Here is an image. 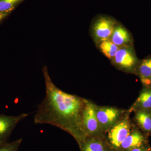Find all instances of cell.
Listing matches in <instances>:
<instances>
[{
    "label": "cell",
    "instance_id": "1",
    "mask_svg": "<svg viewBox=\"0 0 151 151\" xmlns=\"http://www.w3.org/2000/svg\"><path fill=\"white\" fill-rule=\"evenodd\" d=\"M42 71L46 93L44 99L37 106L34 123L50 124L67 132L80 147L88 137L82 121L85 99L63 92L57 87L52 81L46 66L43 67Z\"/></svg>",
    "mask_w": 151,
    "mask_h": 151
},
{
    "label": "cell",
    "instance_id": "2",
    "mask_svg": "<svg viewBox=\"0 0 151 151\" xmlns=\"http://www.w3.org/2000/svg\"><path fill=\"white\" fill-rule=\"evenodd\" d=\"M117 22L113 17L106 15H99L93 19L90 31L95 45L110 39Z\"/></svg>",
    "mask_w": 151,
    "mask_h": 151
},
{
    "label": "cell",
    "instance_id": "3",
    "mask_svg": "<svg viewBox=\"0 0 151 151\" xmlns=\"http://www.w3.org/2000/svg\"><path fill=\"white\" fill-rule=\"evenodd\" d=\"M139 60L136 54L134 46L132 45L120 47L111 62L119 70L134 73Z\"/></svg>",
    "mask_w": 151,
    "mask_h": 151
},
{
    "label": "cell",
    "instance_id": "4",
    "mask_svg": "<svg viewBox=\"0 0 151 151\" xmlns=\"http://www.w3.org/2000/svg\"><path fill=\"white\" fill-rule=\"evenodd\" d=\"M97 106L92 101L84 99L82 121L84 131L88 137L103 136V132L96 116Z\"/></svg>",
    "mask_w": 151,
    "mask_h": 151
},
{
    "label": "cell",
    "instance_id": "5",
    "mask_svg": "<svg viewBox=\"0 0 151 151\" xmlns=\"http://www.w3.org/2000/svg\"><path fill=\"white\" fill-rule=\"evenodd\" d=\"M125 111L112 107L96 108V116L102 131L108 132L124 117Z\"/></svg>",
    "mask_w": 151,
    "mask_h": 151
},
{
    "label": "cell",
    "instance_id": "6",
    "mask_svg": "<svg viewBox=\"0 0 151 151\" xmlns=\"http://www.w3.org/2000/svg\"><path fill=\"white\" fill-rule=\"evenodd\" d=\"M132 129V124L127 115L108 130V140L113 148L119 150L123 141L129 134Z\"/></svg>",
    "mask_w": 151,
    "mask_h": 151
},
{
    "label": "cell",
    "instance_id": "7",
    "mask_svg": "<svg viewBox=\"0 0 151 151\" xmlns=\"http://www.w3.org/2000/svg\"><path fill=\"white\" fill-rule=\"evenodd\" d=\"M29 115L28 113H22L17 116H11L0 113V143L8 142L18 124Z\"/></svg>",
    "mask_w": 151,
    "mask_h": 151
},
{
    "label": "cell",
    "instance_id": "8",
    "mask_svg": "<svg viewBox=\"0 0 151 151\" xmlns=\"http://www.w3.org/2000/svg\"><path fill=\"white\" fill-rule=\"evenodd\" d=\"M109 40L120 47L134 45V40L132 34L118 22Z\"/></svg>",
    "mask_w": 151,
    "mask_h": 151
},
{
    "label": "cell",
    "instance_id": "9",
    "mask_svg": "<svg viewBox=\"0 0 151 151\" xmlns=\"http://www.w3.org/2000/svg\"><path fill=\"white\" fill-rule=\"evenodd\" d=\"M139 128H134L121 144L119 150L129 151L145 145L146 138Z\"/></svg>",
    "mask_w": 151,
    "mask_h": 151
},
{
    "label": "cell",
    "instance_id": "10",
    "mask_svg": "<svg viewBox=\"0 0 151 151\" xmlns=\"http://www.w3.org/2000/svg\"><path fill=\"white\" fill-rule=\"evenodd\" d=\"M134 74L139 78L143 86H151V55L139 60Z\"/></svg>",
    "mask_w": 151,
    "mask_h": 151
},
{
    "label": "cell",
    "instance_id": "11",
    "mask_svg": "<svg viewBox=\"0 0 151 151\" xmlns=\"http://www.w3.org/2000/svg\"><path fill=\"white\" fill-rule=\"evenodd\" d=\"M137 110L151 111V86H143L139 97L129 111L131 112Z\"/></svg>",
    "mask_w": 151,
    "mask_h": 151
},
{
    "label": "cell",
    "instance_id": "12",
    "mask_svg": "<svg viewBox=\"0 0 151 151\" xmlns=\"http://www.w3.org/2000/svg\"><path fill=\"white\" fill-rule=\"evenodd\" d=\"M135 112L134 120L138 128L146 134H151V111L137 110Z\"/></svg>",
    "mask_w": 151,
    "mask_h": 151
},
{
    "label": "cell",
    "instance_id": "13",
    "mask_svg": "<svg viewBox=\"0 0 151 151\" xmlns=\"http://www.w3.org/2000/svg\"><path fill=\"white\" fill-rule=\"evenodd\" d=\"M103 137H87L80 147L81 151H109Z\"/></svg>",
    "mask_w": 151,
    "mask_h": 151
},
{
    "label": "cell",
    "instance_id": "14",
    "mask_svg": "<svg viewBox=\"0 0 151 151\" xmlns=\"http://www.w3.org/2000/svg\"><path fill=\"white\" fill-rule=\"evenodd\" d=\"M96 45L100 52L110 61L112 60L120 48L110 40L102 41Z\"/></svg>",
    "mask_w": 151,
    "mask_h": 151
},
{
    "label": "cell",
    "instance_id": "15",
    "mask_svg": "<svg viewBox=\"0 0 151 151\" xmlns=\"http://www.w3.org/2000/svg\"><path fill=\"white\" fill-rule=\"evenodd\" d=\"M25 0H0V12L12 13Z\"/></svg>",
    "mask_w": 151,
    "mask_h": 151
},
{
    "label": "cell",
    "instance_id": "16",
    "mask_svg": "<svg viewBox=\"0 0 151 151\" xmlns=\"http://www.w3.org/2000/svg\"><path fill=\"white\" fill-rule=\"evenodd\" d=\"M22 139H19L13 142L0 143V151H18Z\"/></svg>",
    "mask_w": 151,
    "mask_h": 151
},
{
    "label": "cell",
    "instance_id": "17",
    "mask_svg": "<svg viewBox=\"0 0 151 151\" xmlns=\"http://www.w3.org/2000/svg\"><path fill=\"white\" fill-rule=\"evenodd\" d=\"M129 151H149V150L148 147H147L145 145L142 146V147L132 149Z\"/></svg>",
    "mask_w": 151,
    "mask_h": 151
},
{
    "label": "cell",
    "instance_id": "18",
    "mask_svg": "<svg viewBox=\"0 0 151 151\" xmlns=\"http://www.w3.org/2000/svg\"><path fill=\"white\" fill-rule=\"evenodd\" d=\"M11 13L2 12H0V23L2 22Z\"/></svg>",
    "mask_w": 151,
    "mask_h": 151
}]
</instances>
